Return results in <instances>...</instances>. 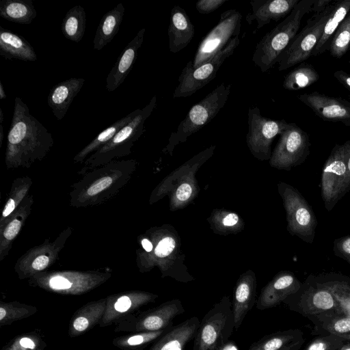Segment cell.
Returning a JSON list of instances; mask_svg holds the SVG:
<instances>
[{"mask_svg": "<svg viewBox=\"0 0 350 350\" xmlns=\"http://www.w3.org/2000/svg\"><path fill=\"white\" fill-rule=\"evenodd\" d=\"M86 14L84 8L77 5L71 8L63 18L61 29L64 37L75 42H80L85 33Z\"/></svg>", "mask_w": 350, "mask_h": 350, "instance_id": "cell-33", "label": "cell"}, {"mask_svg": "<svg viewBox=\"0 0 350 350\" xmlns=\"http://www.w3.org/2000/svg\"><path fill=\"white\" fill-rule=\"evenodd\" d=\"M140 111V109H135L102 131L89 144L76 154L74 161L77 163L82 162L88 154L94 151H97L109 142L124 126L131 122Z\"/></svg>", "mask_w": 350, "mask_h": 350, "instance_id": "cell-31", "label": "cell"}, {"mask_svg": "<svg viewBox=\"0 0 350 350\" xmlns=\"http://www.w3.org/2000/svg\"><path fill=\"white\" fill-rule=\"evenodd\" d=\"M334 77L336 80L344 85L347 90L350 91V75L347 72L340 70L334 73Z\"/></svg>", "mask_w": 350, "mask_h": 350, "instance_id": "cell-47", "label": "cell"}, {"mask_svg": "<svg viewBox=\"0 0 350 350\" xmlns=\"http://www.w3.org/2000/svg\"><path fill=\"white\" fill-rule=\"evenodd\" d=\"M227 344L224 346H223L222 347L218 349L217 350H226V347Z\"/></svg>", "mask_w": 350, "mask_h": 350, "instance_id": "cell-55", "label": "cell"}, {"mask_svg": "<svg viewBox=\"0 0 350 350\" xmlns=\"http://www.w3.org/2000/svg\"><path fill=\"white\" fill-rule=\"evenodd\" d=\"M313 303L320 309L327 310L334 306V299L329 293L321 291L314 295Z\"/></svg>", "mask_w": 350, "mask_h": 350, "instance_id": "cell-43", "label": "cell"}, {"mask_svg": "<svg viewBox=\"0 0 350 350\" xmlns=\"http://www.w3.org/2000/svg\"><path fill=\"white\" fill-rule=\"evenodd\" d=\"M215 148V146H211L206 148L172 172L155 189L154 200L168 194L172 211L187 206L199 191L195 174L200 166L212 157Z\"/></svg>", "mask_w": 350, "mask_h": 350, "instance_id": "cell-4", "label": "cell"}, {"mask_svg": "<svg viewBox=\"0 0 350 350\" xmlns=\"http://www.w3.org/2000/svg\"><path fill=\"white\" fill-rule=\"evenodd\" d=\"M0 55L6 59L34 62L37 55L33 47L23 36L0 26Z\"/></svg>", "mask_w": 350, "mask_h": 350, "instance_id": "cell-26", "label": "cell"}, {"mask_svg": "<svg viewBox=\"0 0 350 350\" xmlns=\"http://www.w3.org/2000/svg\"><path fill=\"white\" fill-rule=\"evenodd\" d=\"M207 220L212 230L222 235L237 234L245 226L244 221L238 214L224 209H214Z\"/></svg>", "mask_w": 350, "mask_h": 350, "instance_id": "cell-32", "label": "cell"}, {"mask_svg": "<svg viewBox=\"0 0 350 350\" xmlns=\"http://www.w3.org/2000/svg\"><path fill=\"white\" fill-rule=\"evenodd\" d=\"M350 189V156L348 160L347 163V176L345 180L342 189V196L345 195L346 192H347Z\"/></svg>", "mask_w": 350, "mask_h": 350, "instance_id": "cell-49", "label": "cell"}, {"mask_svg": "<svg viewBox=\"0 0 350 350\" xmlns=\"http://www.w3.org/2000/svg\"><path fill=\"white\" fill-rule=\"evenodd\" d=\"M256 275L252 270L242 273L237 280L232 302L235 330L239 328L247 312L256 303Z\"/></svg>", "mask_w": 350, "mask_h": 350, "instance_id": "cell-20", "label": "cell"}, {"mask_svg": "<svg viewBox=\"0 0 350 350\" xmlns=\"http://www.w3.org/2000/svg\"><path fill=\"white\" fill-rule=\"evenodd\" d=\"M334 329L340 333H345L350 331V318H345L336 322L334 326Z\"/></svg>", "mask_w": 350, "mask_h": 350, "instance_id": "cell-48", "label": "cell"}, {"mask_svg": "<svg viewBox=\"0 0 350 350\" xmlns=\"http://www.w3.org/2000/svg\"><path fill=\"white\" fill-rule=\"evenodd\" d=\"M298 99L325 121L340 122L350 126V102L318 92L298 96Z\"/></svg>", "mask_w": 350, "mask_h": 350, "instance_id": "cell-18", "label": "cell"}, {"mask_svg": "<svg viewBox=\"0 0 350 350\" xmlns=\"http://www.w3.org/2000/svg\"><path fill=\"white\" fill-rule=\"evenodd\" d=\"M286 342L285 335L274 334L264 336L254 342L247 350H279Z\"/></svg>", "mask_w": 350, "mask_h": 350, "instance_id": "cell-39", "label": "cell"}, {"mask_svg": "<svg viewBox=\"0 0 350 350\" xmlns=\"http://www.w3.org/2000/svg\"><path fill=\"white\" fill-rule=\"evenodd\" d=\"M145 32V28L139 29L119 55L106 79L105 88L109 92L116 90L131 70L142 45Z\"/></svg>", "mask_w": 350, "mask_h": 350, "instance_id": "cell-21", "label": "cell"}, {"mask_svg": "<svg viewBox=\"0 0 350 350\" xmlns=\"http://www.w3.org/2000/svg\"><path fill=\"white\" fill-rule=\"evenodd\" d=\"M3 121V112L1 108H0V124H2Z\"/></svg>", "mask_w": 350, "mask_h": 350, "instance_id": "cell-54", "label": "cell"}, {"mask_svg": "<svg viewBox=\"0 0 350 350\" xmlns=\"http://www.w3.org/2000/svg\"><path fill=\"white\" fill-rule=\"evenodd\" d=\"M108 276L100 273L61 272L33 276L34 284L53 293L79 295L103 283Z\"/></svg>", "mask_w": 350, "mask_h": 350, "instance_id": "cell-16", "label": "cell"}, {"mask_svg": "<svg viewBox=\"0 0 350 350\" xmlns=\"http://www.w3.org/2000/svg\"><path fill=\"white\" fill-rule=\"evenodd\" d=\"M0 16L10 22L30 24L37 16L32 0H1Z\"/></svg>", "mask_w": 350, "mask_h": 350, "instance_id": "cell-30", "label": "cell"}, {"mask_svg": "<svg viewBox=\"0 0 350 350\" xmlns=\"http://www.w3.org/2000/svg\"><path fill=\"white\" fill-rule=\"evenodd\" d=\"M53 143L51 133L30 113L27 104L16 97L7 137V166H29L36 160L42 159Z\"/></svg>", "mask_w": 350, "mask_h": 350, "instance_id": "cell-1", "label": "cell"}, {"mask_svg": "<svg viewBox=\"0 0 350 350\" xmlns=\"http://www.w3.org/2000/svg\"><path fill=\"white\" fill-rule=\"evenodd\" d=\"M239 36L232 39L224 49L211 59L197 68H193L189 61L178 79L173 98H186L195 94L216 77V75L226 59L231 56L239 46Z\"/></svg>", "mask_w": 350, "mask_h": 350, "instance_id": "cell-8", "label": "cell"}, {"mask_svg": "<svg viewBox=\"0 0 350 350\" xmlns=\"http://www.w3.org/2000/svg\"><path fill=\"white\" fill-rule=\"evenodd\" d=\"M21 191L16 196L10 197L6 204H5L4 208L2 212V218L8 217L16 208L17 203L18 201L22 200L23 196L25 193L21 194Z\"/></svg>", "mask_w": 350, "mask_h": 350, "instance_id": "cell-45", "label": "cell"}, {"mask_svg": "<svg viewBox=\"0 0 350 350\" xmlns=\"http://www.w3.org/2000/svg\"><path fill=\"white\" fill-rule=\"evenodd\" d=\"M158 295L146 291H133L109 295L106 310L99 327L109 326L131 315L139 308L154 302Z\"/></svg>", "mask_w": 350, "mask_h": 350, "instance_id": "cell-17", "label": "cell"}, {"mask_svg": "<svg viewBox=\"0 0 350 350\" xmlns=\"http://www.w3.org/2000/svg\"><path fill=\"white\" fill-rule=\"evenodd\" d=\"M46 346L41 335L31 332L16 336L2 350H44Z\"/></svg>", "mask_w": 350, "mask_h": 350, "instance_id": "cell-38", "label": "cell"}, {"mask_svg": "<svg viewBox=\"0 0 350 350\" xmlns=\"http://www.w3.org/2000/svg\"><path fill=\"white\" fill-rule=\"evenodd\" d=\"M83 78L72 77L58 83L51 90L47 103L57 120H62L66 114L75 97L84 84Z\"/></svg>", "mask_w": 350, "mask_h": 350, "instance_id": "cell-24", "label": "cell"}, {"mask_svg": "<svg viewBox=\"0 0 350 350\" xmlns=\"http://www.w3.org/2000/svg\"><path fill=\"white\" fill-rule=\"evenodd\" d=\"M295 285V278L288 273L276 275L261 291L256 300V308L264 310L275 306Z\"/></svg>", "mask_w": 350, "mask_h": 350, "instance_id": "cell-28", "label": "cell"}, {"mask_svg": "<svg viewBox=\"0 0 350 350\" xmlns=\"http://www.w3.org/2000/svg\"><path fill=\"white\" fill-rule=\"evenodd\" d=\"M350 12V0L334 1L330 5L322 33L312 53L317 56L328 50L332 38L342 21Z\"/></svg>", "mask_w": 350, "mask_h": 350, "instance_id": "cell-27", "label": "cell"}, {"mask_svg": "<svg viewBox=\"0 0 350 350\" xmlns=\"http://www.w3.org/2000/svg\"><path fill=\"white\" fill-rule=\"evenodd\" d=\"M184 312L180 300L174 299L137 316L129 315L119 321L116 331L141 332L170 329L173 326V320Z\"/></svg>", "mask_w": 350, "mask_h": 350, "instance_id": "cell-15", "label": "cell"}, {"mask_svg": "<svg viewBox=\"0 0 350 350\" xmlns=\"http://www.w3.org/2000/svg\"><path fill=\"white\" fill-rule=\"evenodd\" d=\"M345 350H350V348L346 349H345Z\"/></svg>", "mask_w": 350, "mask_h": 350, "instance_id": "cell-56", "label": "cell"}, {"mask_svg": "<svg viewBox=\"0 0 350 350\" xmlns=\"http://www.w3.org/2000/svg\"><path fill=\"white\" fill-rule=\"evenodd\" d=\"M278 187L286 213L288 232L305 241L312 243L317 224L312 208L291 185L280 183Z\"/></svg>", "mask_w": 350, "mask_h": 350, "instance_id": "cell-9", "label": "cell"}, {"mask_svg": "<svg viewBox=\"0 0 350 350\" xmlns=\"http://www.w3.org/2000/svg\"><path fill=\"white\" fill-rule=\"evenodd\" d=\"M107 299L90 301L79 308L72 315L68 327L70 337L85 334L102 320L106 310Z\"/></svg>", "mask_w": 350, "mask_h": 350, "instance_id": "cell-25", "label": "cell"}, {"mask_svg": "<svg viewBox=\"0 0 350 350\" xmlns=\"http://www.w3.org/2000/svg\"><path fill=\"white\" fill-rule=\"evenodd\" d=\"M6 97L5 92L3 88L2 82L0 81V99L3 100Z\"/></svg>", "mask_w": 350, "mask_h": 350, "instance_id": "cell-52", "label": "cell"}, {"mask_svg": "<svg viewBox=\"0 0 350 350\" xmlns=\"http://www.w3.org/2000/svg\"><path fill=\"white\" fill-rule=\"evenodd\" d=\"M331 5V4H330ZM330 5L320 14H314L297 33L278 59V70L283 71L306 60L321 38Z\"/></svg>", "mask_w": 350, "mask_h": 350, "instance_id": "cell-11", "label": "cell"}, {"mask_svg": "<svg viewBox=\"0 0 350 350\" xmlns=\"http://www.w3.org/2000/svg\"><path fill=\"white\" fill-rule=\"evenodd\" d=\"M314 0H300L282 22L267 32L257 43L252 61L262 72H266L277 62L298 33L304 16L311 12Z\"/></svg>", "mask_w": 350, "mask_h": 350, "instance_id": "cell-2", "label": "cell"}, {"mask_svg": "<svg viewBox=\"0 0 350 350\" xmlns=\"http://www.w3.org/2000/svg\"><path fill=\"white\" fill-rule=\"evenodd\" d=\"M153 249L145 256L144 271L157 266L162 277L170 276L177 281L188 282L194 278L188 273L180 252V239L173 226L163 225L153 232Z\"/></svg>", "mask_w": 350, "mask_h": 350, "instance_id": "cell-3", "label": "cell"}, {"mask_svg": "<svg viewBox=\"0 0 350 350\" xmlns=\"http://www.w3.org/2000/svg\"><path fill=\"white\" fill-rule=\"evenodd\" d=\"M38 312L36 306L18 301L0 302V326L29 318Z\"/></svg>", "mask_w": 350, "mask_h": 350, "instance_id": "cell-36", "label": "cell"}, {"mask_svg": "<svg viewBox=\"0 0 350 350\" xmlns=\"http://www.w3.org/2000/svg\"><path fill=\"white\" fill-rule=\"evenodd\" d=\"M350 156V140L336 144L324 164L321 175V196L325 207L330 211L342 197Z\"/></svg>", "mask_w": 350, "mask_h": 350, "instance_id": "cell-13", "label": "cell"}, {"mask_svg": "<svg viewBox=\"0 0 350 350\" xmlns=\"http://www.w3.org/2000/svg\"><path fill=\"white\" fill-rule=\"evenodd\" d=\"M157 105L154 96L139 113L124 126L109 142L96 151L85 163L84 169L105 164L113 159L128 155L131 152L134 143L145 131L144 124Z\"/></svg>", "mask_w": 350, "mask_h": 350, "instance_id": "cell-7", "label": "cell"}, {"mask_svg": "<svg viewBox=\"0 0 350 350\" xmlns=\"http://www.w3.org/2000/svg\"><path fill=\"white\" fill-rule=\"evenodd\" d=\"M310 145L308 133L295 123H289L280 135L269 160V164L278 170H290L304 161L309 154Z\"/></svg>", "mask_w": 350, "mask_h": 350, "instance_id": "cell-14", "label": "cell"}, {"mask_svg": "<svg viewBox=\"0 0 350 350\" xmlns=\"http://www.w3.org/2000/svg\"><path fill=\"white\" fill-rule=\"evenodd\" d=\"M288 124L284 120L266 118L258 107H250L247 113L246 143L251 154L260 161L269 160L274 138L282 134Z\"/></svg>", "mask_w": 350, "mask_h": 350, "instance_id": "cell-10", "label": "cell"}, {"mask_svg": "<svg viewBox=\"0 0 350 350\" xmlns=\"http://www.w3.org/2000/svg\"><path fill=\"white\" fill-rule=\"evenodd\" d=\"M242 15L236 9L224 11L217 24L199 43L193 59V68H197L211 59L241 31Z\"/></svg>", "mask_w": 350, "mask_h": 350, "instance_id": "cell-12", "label": "cell"}, {"mask_svg": "<svg viewBox=\"0 0 350 350\" xmlns=\"http://www.w3.org/2000/svg\"><path fill=\"white\" fill-rule=\"evenodd\" d=\"M300 0H252L250 1L252 12L245 16L246 21L252 24L256 23V28L278 21L286 18Z\"/></svg>", "mask_w": 350, "mask_h": 350, "instance_id": "cell-19", "label": "cell"}, {"mask_svg": "<svg viewBox=\"0 0 350 350\" xmlns=\"http://www.w3.org/2000/svg\"><path fill=\"white\" fill-rule=\"evenodd\" d=\"M334 250L337 255L350 263V236L336 241Z\"/></svg>", "mask_w": 350, "mask_h": 350, "instance_id": "cell-44", "label": "cell"}, {"mask_svg": "<svg viewBox=\"0 0 350 350\" xmlns=\"http://www.w3.org/2000/svg\"><path fill=\"white\" fill-rule=\"evenodd\" d=\"M334 0H314L311 6V12L320 14L325 11Z\"/></svg>", "mask_w": 350, "mask_h": 350, "instance_id": "cell-46", "label": "cell"}, {"mask_svg": "<svg viewBox=\"0 0 350 350\" xmlns=\"http://www.w3.org/2000/svg\"><path fill=\"white\" fill-rule=\"evenodd\" d=\"M234 329L232 302L225 295L202 318L192 350H217L228 343Z\"/></svg>", "mask_w": 350, "mask_h": 350, "instance_id": "cell-6", "label": "cell"}, {"mask_svg": "<svg viewBox=\"0 0 350 350\" xmlns=\"http://www.w3.org/2000/svg\"><path fill=\"white\" fill-rule=\"evenodd\" d=\"M350 49V12L334 33L328 49L330 55L340 58Z\"/></svg>", "mask_w": 350, "mask_h": 350, "instance_id": "cell-37", "label": "cell"}, {"mask_svg": "<svg viewBox=\"0 0 350 350\" xmlns=\"http://www.w3.org/2000/svg\"><path fill=\"white\" fill-rule=\"evenodd\" d=\"M141 244L146 253H150V252H152L153 249V244L152 242L149 239L144 238L141 241Z\"/></svg>", "mask_w": 350, "mask_h": 350, "instance_id": "cell-50", "label": "cell"}, {"mask_svg": "<svg viewBox=\"0 0 350 350\" xmlns=\"http://www.w3.org/2000/svg\"><path fill=\"white\" fill-rule=\"evenodd\" d=\"M200 323L197 317H192L172 326L149 350H185L187 343L195 338Z\"/></svg>", "mask_w": 350, "mask_h": 350, "instance_id": "cell-23", "label": "cell"}, {"mask_svg": "<svg viewBox=\"0 0 350 350\" xmlns=\"http://www.w3.org/2000/svg\"><path fill=\"white\" fill-rule=\"evenodd\" d=\"M167 34L169 49L173 53L184 49L194 37V26L185 10L179 5H174L171 10Z\"/></svg>", "mask_w": 350, "mask_h": 350, "instance_id": "cell-22", "label": "cell"}, {"mask_svg": "<svg viewBox=\"0 0 350 350\" xmlns=\"http://www.w3.org/2000/svg\"><path fill=\"white\" fill-rule=\"evenodd\" d=\"M308 350H325V346L322 342H316L312 344Z\"/></svg>", "mask_w": 350, "mask_h": 350, "instance_id": "cell-51", "label": "cell"}, {"mask_svg": "<svg viewBox=\"0 0 350 350\" xmlns=\"http://www.w3.org/2000/svg\"><path fill=\"white\" fill-rule=\"evenodd\" d=\"M23 222V216H14L12 220H10L1 232V249L3 247L1 252V254L3 251L7 247L8 245L10 244L12 241L17 236L20 232Z\"/></svg>", "mask_w": 350, "mask_h": 350, "instance_id": "cell-41", "label": "cell"}, {"mask_svg": "<svg viewBox=\"0 0 350 350\" xmlns=\"http://www.w3.org/2000/svg\"><path fill=\"white\" fill-rule=\"evenodd\" d=\"M319 79V75L312 65L302 64L285 77L283 88L288 90H299L308 88Z\"/></svg>", "mask_w": 350, "mask_h": 350, "instance_id": "cell-34", "label": "cell"}, {"mask_svg": "<svg viewBox=\"0 0 350 350\" xmlns=\"http://www.w3.org/2000/svg\"><path fill=\"white\" fill-rule=\"evenodd\" d=\"M170 329L133 332L131 334L116 337L113 340V345L122 350H144L148 345L159 338Z\"/></svg>", "mask_w": 350, "mask_h": 350, "instance_id": "cell-35", "label": "cell"}, {"mask_svg": "<svg viewBox=\"0 0 350 350\" xmlns=\"http://www.w3.org/2000/svg\"><path fill=\"white\" fill-rule=\"evenodd\" d=\"M228 0H199L196 3V10L202 14L211 13L220 8Z\"/></svg>", "mask_w": 350, "mask_h": 350, "instance_id": "cell-42", "label": "cell"}, {"mask_svg": "<svg viewBox=\"0 0 350 350\" xmlns=\"http://www.w3.org/2000/svg\"><path fill=\"white\" fill-rule=\"evenodd\" d=\"M231 84L221 83L200 102L193 105L176 130L172 132L163 151L172 155L174 148L209 123L226 105Z\"/></svg>", "mask_w": 350, "mask_h": 350, "instance_id": "cell-5", "label": "cell"}, {"mask_svg": "<svg viewBox=\"0 0 350 350\" xmlns=\"http://www.w3.org/2000/svg\"><path fill=\"white\" fill-rule=\"evenodd\" d=\"M115 182V178L112 175H105L96 179L94 183L84 190L83 193V199L91 200L94 197L101 194L104 191L109 189Z\"/></svg>", "mask_w": 350, "mask_h": 350, "instance_id": "cell-40", "label": "cell"}, {"mask_svg": "<svg viewBox=\"0 0 350 350\" xmlns=\"http://www.w3.org/2000/svg\"><path fill=\"white\" fill-rule=\"evenodd\" d=\"M125 8L122 3L108 11L102 17L93 40V49L100 51L117 34L122 21Z\"/></svg>", "mask_w": 350, "mask_h": 350, "instance_id": "cell-29", "label": "cell"}, {"mask_svg": "<svg viewBox=\"0 0 350 350\" xmlns=\"http://www.w3.org/2000/svg\"><path fill=\"white\" fill-rule=\"evenodd\" d=\"M3 125L0 124V146H1L3 139Z\"/></svg>", "mask_w": 350, "mask_h": 350, "instance_id": "cell-53", "label": "cell"}]
</instances>
